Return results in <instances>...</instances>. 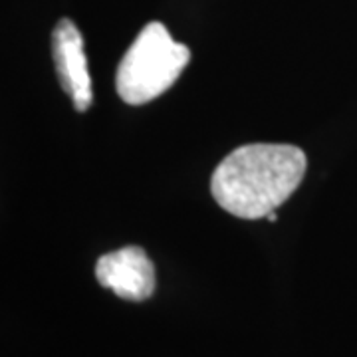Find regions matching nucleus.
<instances>
[{
	"label": "nucleus",
	"mask_w": 357,
	"mask_h": 357,
	"mask_svg": "<svg viewBox=\"0 0 357 357\" xmlns=\"http://www.w3.org/2000/svg\"><path fill=\"white\" fill-rule=\"evenodd\" d=\"M191 60V50L171 38L161 22H149L117 66L115 89L129 105L153 102L171 88Z\"/></svg>",
	"instance_id": "2"
},
{
	"label": "nucleus",
	"mask_w": 357,
	"mask_h": 357,
	"mask_svg": "<svg viewBox=\"0 0 357 357\" xmlns=\"http://www.w3.org/2000/svg\"><path fill=\"white\" fill-rule=\"evenodd\" d=\"M96 278L103 288L129 302H143L155 290L153 262L139 246L103 255L96 264Z\"/></svg>",
	"instance_id": "3"
},
{
	"label": "nucleus",
	"mask_w": 357,
	"mask_h": 357,
	"mask_svg": "<svg viewBox=\"0 0 357 357\" xmlns=\"http://www.w3.org/2000/svg\"><path fill=\"white\" fill-rule=\"evenodd\" d=\"M266 218H268V220H270V222H274V220H276V218H278V215H276V213H274V211H272V213H268Z\"/></svg>",
	"instance_id": "5"
},
{
	"label": "nucleus",
	"mask_w": 357,
	"mask_h": 357,
	"mask_svg": "<svg viewBox=\"0 0 357 357\" xmlns=\"http://www.w3.org/2000/svg\"><path fill=\"white\" fill-rule=\"evenodd\" d=\"M306 153L296 145H243L218 163L211 178V192L234 217L266 218L294 195L306 175Z\"/></svg>",
	"instance_id": "1"
},
{
	"label": "nucleus",
	"mask_w": 357,
	"mask_h": 357,
	"mask_svg": "<svg viewBox=\"0 0 357 357\" xmlns=\"http://www.w3.org/2000/svg\"><path fill=\"white\" fill-rule=\"evenodd\" d=\"M52 56L60 84L70 96L77 112H88L91 105V79L84 52V38L77 26L62 18L52 34Z\"/></svg>",
	"instance_id": "4"
}]
</instances>
